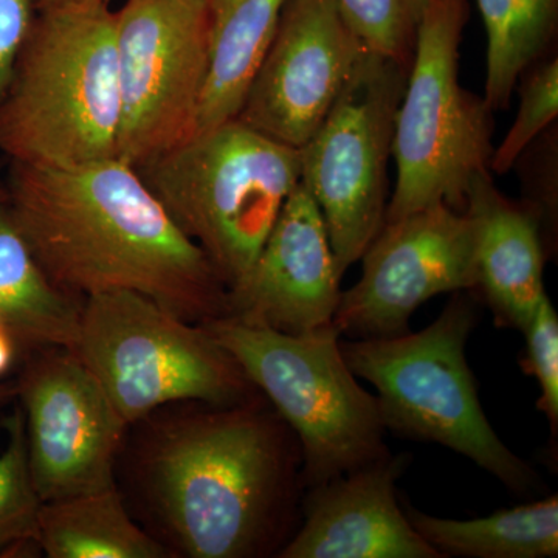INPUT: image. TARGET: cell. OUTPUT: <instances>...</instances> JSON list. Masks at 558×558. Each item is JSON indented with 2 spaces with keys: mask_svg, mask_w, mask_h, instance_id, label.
<instances>
[{
  "mask_svg": "<svg viewBox=\"0 0 558 558\" xmlns=\"http://www.w3.org/2000/svg\"><path fill=\"white\" fill-rule=\"evenodd\" d=\"M7 202H0V325L16 343L20 359L36 349H72L83 301L51 284Z\"/></svg>",
  "mask_w": 558,
  "mask_h": 558,
  "instance_id": "obj_18",
  "label": "cell"
},
{
  "mask_svg": "<svg viewBox=\"0 0 558 558\" xmlns=\"http://www.w3.org/2000/svg\"><path fill=\"white\" fill-rule=\"evenodd\" d=\"M519 112L505 140L495 146L490 172L506 174L517 160L550 126L558 117V58L545 54L524 70L517 84Z\"/></svg>",
  "mask_w": 558,
  "mask_h": 558,
  "instance_id": "obj_24",
  "label": "cell"
},
{
  "mask_svg": "<svg viewBox=\"0 0 558 558\" xmlns=\"http://www.w3.org/2000/svg\"><path fill=\"white\" fill-rule=\"evenodd\" d=\"M409 68L366 50L336 105L300 148L301 178L318 205L341 274L385 223L388 165Z\"/></svg>",
  "mask_w": 558,
  "mask_h": 558,
  "instance_id": "obj_9",
  "label": "cell"
},
{
  "mask_svg": "<svg viewBox=\"0 0 558 558\" xmlns=\"http://www.w3.org/2000/svg\"><path fill=\"white\" fill-rule=\"evenodd\" d=\"M36 546L49 558H172L134 519L119 486L43 502Z\"/></svg>",
  "mask_w": 558,
  "mask_h": 558,
  "instance_id": "obj_19",
  "label": "cell"
},
{
  "mask_svg": "<svg viewBox=\"0 0 558 558\" xmlns=\"http://www.w3.org/2000/svg\"><path fill=\"white\" fill-rule=\"evenodd\" d=\"M16 400V381L0 380V407Z\"/></svg>",
  "mask_w": 558,
  "mask_h": 558,
  "instance_id": "obj_30",
  "label": "cell"
},
{
  "mask_svg": "<svg viewBox=\"0 0 558 558\" xmlns=\"http://www.w3.org/2000/svg\"><path fill=\"white\" fill-rule=\"evenodd\" d=\"M403 510L422 538L442 557L558 556L557 495L473 520L439 519L413 506H405Z\"/></svg>",
  "mask_w": 558,
  "mask_h": 558,
  "instance_id": "obj_20",
  "label": "cell"
},
{
  "mask_svg": "<svg viewBox=\"0 0 558 558\" xmlns=\"http://www.w3.org/2000/svg\"><path fill=\"white\" fill-rule=\"evenodd\" d=\"M70 351L130 427L171 403L231 405L260 392L207 326L186 322L130 290L83 300Z\"/></svg>",
  "mask_w": 558,
  "mask_h": 558,
  "instance_id": "obj_8",
  "label": "cell"
},
{
  "mask_svg": "<svg viewBox=\"0 0 558 558\" xmlns=\"http://www.w3.org/2000/svg\"><path fill=\"white\" fill-rule=\"evenodd\" d=\"M20 362L16 402L40 501L117 486L130 425L94 374L64 348L36 349Z\"/></svg>",
  "mask_w": 558,
  "mask_h": 558,
  "instance_id": "obj_11",
  "label": "cell"
},
{
  "mask_svg": "<svg viewBox=\"0 0 558 558\" xmlns=\"http://www.w3.org/2000/svg\"><path fill=\"white\" fill-rule=\"evenodd\" d=\"M352 32L373 53L410 69L428 0H332Z\"/></svg>",
  "mask_w": 558,
  "mask_h": 558,
  "instance_id": "obj_23",
  "label": "cell"
},
{
  "mask_svg": "<svg viewBox=\"0 0 558 558\" xmlns=\"http://www.w3.org/2000/svg\"><path fill=\"white\" fill-rule=\"evenodd\" d=\"M5 186L17 230L70 299L130 290L196 325L226 317L229 289L218 271L126 161L11 163Z\"/></svg>",
  "mask_w": 558,
  "mask_h": 558,
  "instance_id": "obj_2",
  "label": "cell"
},
{
  "mask_svg": "<svg viewBox=\"0 0 558 558\" xmlns=\"http://www.w3.org/2000/svg\"><path fill=\"white\" fill-rule=\"evenodd\" d=\"M360 259L362 277L354 288L341 292L333 315L341 336H402L425 301L478 290L475 223L465 209L449 205L387 220Z\"/></svg>",
  "mask_w": 558,
  "mask_h": 558,
  "instance_id": "obj_12",
  "label": "cell"
},
{
  "mask_svg": "<svg viewBox=\"0 0 558 558\" xmlns=\"http://www.w3.org/2000/svg\"><path fill=\"white\" fill-rule=\"evenodd\" d=\"M208 31V0H126L116 11L119 159L138 167L194 134Z\"/></svg>",
  "mask_w": 558,
  "mask_h": 558,
  "instance_id": "obj_10",
  "label": "cell"
},
{
  "mask_svg": "<svg viewBox=\"0 0 558 558\" xmlns=\"http://www.w3.org/2000/svg\"><path fill=\"white\" fill-rule=\"evenodd\" d=\"M557 126L554 123L517 160L524 165L527 199L523 204L537 215L542 227H548V233L557 223Z\"/></svg>",
  "mask_w": 558,
  "mask_h": 558,
  "instance_id": "obj_26",
  "label": "cell"
},
{
  "mask_svg": "<svg viewBox=\"0 0 558 558\" xmlns=\"http://www.w3.org/2000/svg\"><path fill=\"white\" fill-rule=\"evenodd\" d=\"M13 413L3 421L5 450L0 453V557L11 549L36 545L40 501L31 468L21 407L14 400Z\"/></svg>",
  "mask_w": 558,
  "mask_h": 558,
  "instance_id": "obj_22",
  "label": "cell"
},
{
  "mask_svg": "<svg viewBox=\"0 0 558 558\" xmlns=\"http://www.w3.org/2000/svg\"><path fill=\"white\" fill-rule=\"evenodd\" d=\"M523 369L538 381V410L548 417L550 432L558 428V317L549 296L542 300L526 328Z\"/></svg>",
  "mask_w": 558,
  "mask_h": 558,
  "instance_id": "obj_25",
  "label": "cell"
},
{
  "mask_svg": "<svg viewBox=\"0 0 558 558\" xmlns=\"http://www.w3.org/2000/svg\"><path fill=\"white\" fill-rule=\"evenodd\" d=\"M110 0H36L40 9H57V7L109 5Z\"/></svg>",
  "mask_w": 558,
  "mask_h": 558,
  "instance_id": "obj_29",
  "label": "cell"
},
{
  "mask_svg": "<svg viewBox=\"0 0 558 558\" xmlns=\"http://www.w3.org/2000/svg\"><path fill=\"white\" fill-rule=\"evenodd\" d=\"M476 322L475 293L457 292L427 328L340 341L341 352L352 373L376 388L387 429L457 451L510 490L527 495L537 475L492 428L465 357Z\"/></svg>",
  "mask_w": 558,
  "mask_h": 558,
  "instance_id": "obj_5",
  "label": "cell"
},
{
  "mask_svg": "<svg viewBox=\"0 0 558 558\" xmlns=\"http://www.w3.org/2000/svg\"><path fill=\"white\" fill-rule=\"evenodd\" d=\"M341 277L318 205L300 182L258 258L229 289L226 317L292 336L314 332L332 325Z\"/></svg>",
  "mask_w": 558,
  "mask_h": 558,
  "instance_id": "obj_14",
  "label": "cell"
},
{
  "mask_svg": "<svg viewBox=\"0 0 558 558\" xmlns=\"http://www.w3.org/2000/svg\"><path fill=\"white\" fill-rule=\"evenodd\" d=\"M9 201V193H7L5 182L0 180V202Z\"/></svg>",
  "mask_w": 558,
  "mask_h": 558,
  "instance_id": "obj_31",
  "label": "cell"
},
{
  "mask_svg": "<svg viewBox=\"0 0 558 558\" xmlns=\"http://www.w3.org/2000/svg\"><path fill=\"white\" fill-rule=\"evenodd\" d=\"M205 326L295 433L304 488L388 454L379 399L349 368L333 323L300 336L229 317Z\"/></svg>",
  "mask_w": 558,
  "mask_h": 558,
  "instance_id": "obj_6",
  "label": "cell"
},
{
  "mask_svg": "<svg viewBox=\"0 0 558 558\" xmlns=\"http://www.w3.org/2000/svg\"><path fill=\"white\" fill-rule=\"evenodd\" d=\"M17 359H20V352H17L16 343L11 339L10 333L0 326V379L16 365Z\"/></svg>",
  "mask_w": 558,
  "mask_h": 558,
  "instance_id": "obj_28",
  "label": "cell"
},
{
  "mask_svg": "<svg viewBox=\"0 0 558 558\" xmlns=\"http://www.w3.org/2000/svg\"><path fill=\"white\" fill-rule=\"evenodd\" d=\"M119 469L172 558L278 556L295 532L300 442L263 392L153 411L131 425Z\"/></svg>",
  "mask_w": 558,
  "mask_h": 558,
  "instance_id": "obj_1",
  "label": "cell"
},
{
  "mask_svg": "<svg viewBox=\"0 0 558 558\" xmlns=\"http://www.w3.org/2000/svg\"><path fill=\"white\" fill-rule=\"evenodd\" d=\"M366 50L332 0H288L236 119L303 148Z\"/></svg>",
  "mask_w": 558,
  "mask_h": 558,
  "instance_id": "obj_13",
  "label": "cell"
},
{
  "mask_svg": "<svg viewBox=\"0 0 558 558\" xmlns=\"http://www.w3.org/2000/svg\"><path fill=\"white\" fill-rule=\"evenodd\" d=\"M36 0H0V101L9 89L14 65L31 35Z\"/></svg>",
  "mask_w": 558,
  "mask_h": 558,
  "instance_id": "obj_27",
  "label": "cell"
},
{
  "mask_svg": "<svg viewBox=\"0 0 558 558\" xmlns=\"http://www.w3.org/2000/svg\"><path fill=\"white\" fill-rule=\"evenodd\" d=\"M487 35L484 95L494 110L509 109L524 70L553 49L558 0H476Z\"/></svg>",
  "mask_w": 558,
  "mask_h": 558,
  "instance_id": "obj_21",
  "label": "cell"
},
{
  "mask_svg": "<svg viewBox=\"0 0 558 558\" xmlns=\"http://www.w3.org/2000/svg\"><path fill=\"white\" fill-rule=\"evenodd\" d=\"M465 211L475 223L478 290L499 325L523 330L548 295L542 223L497 189L492 172L473 180Z\"/></svg>",
  "mask_w": 558,
  "mask_h": 558,
  "instance_id": "obj_16",
  "label": "cell"
},
{
  "mask_svg": "<svg viewBox=\"0 0 558 558\" xmlns=\"http://www.w3.org/2000/svg\"><path fill=\"white\" fill-rule=\"evenodd\" d=\"M469 16V0H428L418 24L396 116L398 179L385 222L438 204L464 211L473 180L490 172L495 110L459 83Z\"/></svg>",
  "mask_w": 558,
  "mask_h": 558,
  "instance_id": "obj_7",
  "label": "cell"
},
{
  "mask_svg": "<svg viewBox=\"0 0 558 558\" xmlns=\"http://www.w3.org/2000/svg\"><path fill=\"white\" fill-rule=\"evenodd\" d=\"M403 457L384 458L311 487L303 524L279 558H442L396 497Z\"/></svg>",
  "mask_w": 558,
  "mask_h": 558,
  "instance_id": "obj_15",
  "label": "cell"
},
{
  "mask_svg": "<svg viewBox=\"0 0 558 558\" xmlns=\"http://www.w3.org/2000/svg\"><path fill=\"white\" fill-rule=\"evenodd\" d=\"M120 126L116 13L38 10L0 101V150L25 167H81L117 157Z\"/></svg>",
  "mask_w": 558,
  "mask_h": 558,
  "instance_id": "obj_3",
  "label": "cell"
},
{
  "mask_svg": "<svg viewBox=\"0 0 558 558\" xmlns=\"http://www.w3.org/2000/svg\"><path fill=\"white\" fill-rule=\"evenodd\" d=\"M286 2L208 0V70L194 134L236 119Z\"/></svg>",
  "mask_w": 558,
  "mask_h": 558,
  "instance_id": "obj_17",
  "label": "cell"
},
{
  "mask_svg": "<svg viewBox=\"0 0 558 558\" xmlns=\"http://www.w3.org/2000/svg\"><path fill=\"white\" fill-rule=\"evenodd\" d=\"M135 168L227 289L247 275L301 178L299 149L238 119Z\"/></svg>",
  "mask_w": 558,
  "mask_h": 558,
  "instance_id": "obj_4",
  "label": "cell"
},
{
  "mask_svg": "<svg viewBox=\"0 0 558 558\" xmlns=\"http://www.w3.org/2000/svg\"><path fill=\"white\" fill-rule=\"evenodd\" d=\"M0 326H2V325H0Z\"/></svg>",
  "mask_w": 558,
  "mask_h": 558,
  "instance_id": "obj_32",
  "label": "cell"
}]
</instances>
